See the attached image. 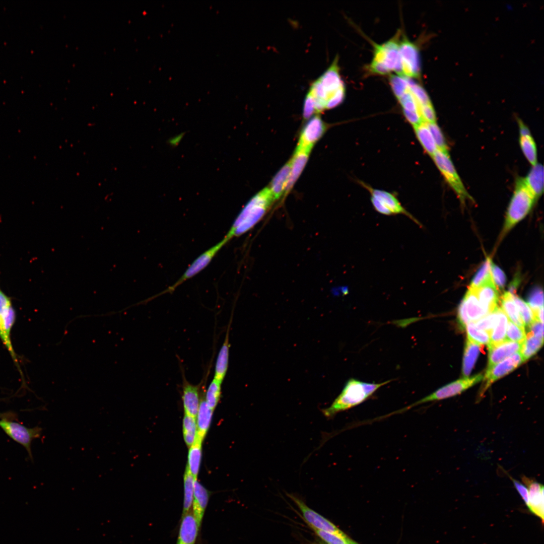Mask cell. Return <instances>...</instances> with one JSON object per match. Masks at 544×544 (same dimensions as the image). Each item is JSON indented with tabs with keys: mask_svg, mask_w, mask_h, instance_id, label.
I'll return each instance as SVG.
<instances>
[{
	"mask_svg": "<svg viewBox=\"0 0 544 544\" xmlns=\"http://www.w3.org/2000/svg\"><path fill=\"white\" fill-rule=\"evenodd\" d=\"M462 301L470 321L475 322L487 315L479 301L474 289L469 287Z\"/></svg>",
	"mask_w": 544,
	"mask_h": 544,
	"instance_id": "484cf974",
	"label": "cell"
},
{
	"mask_svg": "<svg viewBox=\"0 0 544 544\" xmlns=\"http://www.w3.org/2000/svg\"><path fill=\"white\" fill-rule=\"evenodd\" d=\"M398 37L396 36L382 44H374V55L369 65L371 73L385 75L395 72L401 75Z\"/></svg>",
	"mask_w": 544,
	"mask_h": 544,
	"instance_id": "277c9868",
	"label": "cell"
},
{
	"mask_svg": "<svg viewBox=\"0 0 544 544\" xmlns=\"http://www.w3.org/2000/svg\"><path fill=\"white\" fill-rule=\"evenodd\" d=\"M491 261L487 258L478 270L469 287L476 289L492 280L490 266Z\"/></svg>",
	"mask_w": 544,
	"mask_h": 544,
	"instance_id": "8d00e7d4",
	"label": "cell"
},
{
	"mask_svg": "<svg viewBox=\"0 0 544 544\" xmlns=\"http://www.w3.org/2000/svg\"><path fill=\"white\" fill-rule=\"evenodd\" d=\"M0 336L2 338V339H3V342H4V344L7 346L8 350H9V351L11 353L13 357H15V354H14V351H13V349H12V345H11V343L10 339H9L8 338H7L6 337V336H5V335L4 334V332H3V329H2V328L1 319H0Z\"/></svg>",
	"mask_w": 544,
	"mask_h": 544,
	"instance_id": "db71d44e",
	"label": "cell"
},
{
	"mask_svg": "<svg viewBox=\"0 0 544 544\" xmlns=\"http://www.w3.org/2000/svg\"><path fill=\"white\" fill-rule=\"evenodd\" d=\"M214 410L210 409L205 400H200L196 415L197 436L202 441L210 426Z\"/></svg>",
	"mask_w": 544,
	"mask_h": 544,
	"instance_id": "4316f807",
	"label": "cell"
},
{
	"mask_svg": "<svg viewBox=\"0 0 544 544\" xmlns=\"http://www.w3.org/2000/svg\"><path fill=\"white\" fill-rule=\"evenodd\" d=\"M523 182L535 199L542 193L543 190V167L537 163L532 166Z\"/></svg>",
	"mask_w": 544,
	"mask_h": 544,
	"instance_id": "cb8c5ba5",
	"label": "cell"
},
{
	"mask_svg": "<svg viewBox=\"0 0 544 544\" xmlns=\"http://www.w3.org/2000/svg\"><path fill=\"white\" fill-rule=\"evenodd\" d=\"M338 61L336 56L327 69L311 84L308 93L313 99L317 113L337 106L345 98L346 89L339 74Z\"/></svg>",
	"mask_w": 544,
	"mask_h": 544,
	"instance_id": "6da1fadb",
	"label": "cell"
},
{
	"mask_svg": "<svg viewBox=\"0 0 544 544\" xmlns=\"http://www.w3.org/2000/svg\"><path fill=\"white\" fill-rule=\"evenodd\" d=\"M275 201L268 187L260 191L242 209L225 237L230 240L248 231L264 217Z\"/></svg>",
	"mask_w": 544,
	"mask_h": 544,
	"instance_id": "7a4b0ae2",
	"label": "cell"
},
{
	"mask_svg": "<svg viewBox=\"0 0 544 544\" xmlns=\"http://www.w3.org/2000/svg\"><path fill=\"white\" fill-rule=\"evenodd\" d=\"M490 270L492 280L497 289L503 288L506 282V277L504 273L492 262Z\"/></svg>",
	"mask_w": 544,
	"mask_h": 544,
	"instance_id": "bcb514c9",
	"label": "cell"
},
{
	"mask_svg": "<svg viewBox=\"0 0 544 544\" xmlns=\"http://www.w3.org/2000/svg\"><path fill=\"white\" fill-rule=\"evenodd\" d=\"M8 416V415H5L4 414H0V418H2V417H6V416Z\"/></svg>",
	"mask_w": 544,
	"mask_h": 544,
	"instance_id": "9f6ffc18",
	"label": "cell"
},
{
	"mask_svg": "<svg viewBox=\"0 0 544 544\" xmlns=\"http://www.w3.org/2000/svg\"><path fill=\"white\" fill-rule=\"evenodd\" d=\"M371 200L374 209L377 212L384 215L391 216L390 212L376 198L371 196Z\"/></svg>",
	"mask_w": 544,
	"mask_h": 544,
	"instance_id": "816d5d0a",
	"label": "cell"
},
{
	"mask_svg": "<svg viewBox=\"0 0 544 544\" xmlns=\"http://www.w3.org/2000/svg\"><path fill=\"white\" fill-rule=\"evenodd\" d=\"M482 348V345L468 338L466 340L462 364V374L464 377H468L470 375Z\"/></svg>",
	"mask_w": 544,
	"mask_h": 544,
	"instance_id": "83f0119b",
	"label": "cell"
},
{
	"mask_svg": "<svg viewBox=\"0 0 544 544\" xmlns=\"http://www.w3.org/2000/svg\"><path fill=\"white\" fill-rule=\"evenodd\" d=\"M521 479L528 491L527 508L532 513L539 517L543 523L544 519L543 486L535 480L525 475H523Z\"/></svg>",
	"mask_w": 544,
	"mask_h": 544,
	"instance_id": "5bb4252c",
	"label": "cell"
},
{
	"mask_svg": "<svg viewBox=\"0 0 544 544\" xmlns=\"http://www.w3.org/2000/svg\"><path fill=\"white\" fill-rule=\"evenodd\" d=\"M11 306L10 299L0 290V313Z\"/></svg>",
	"mask_w": 544,
	"mask_h": 544,
	"instance_id": "f5cc1de1",
	"label": "cell"
},
{
	"mask_svg": "<svg viewBox=\"0 0 544 544\" xmlns=\"http://www.w3.org/2000/svg\"><path fill=\"white\" fill-rule=\"evenodd\" d=\"M317 535L326 544H348L349 538L343 533H334L313 529Z\"/></svg>",
	"mask_w": 544,
	"mask_h": 544,
	"instance_id": "f35d334b",
	"label": "cell"
},
{
	"mask_svg": "<svg viewBox=\"0 0 544 544\" xmlns=\"http://www.w3.org/2000/svg\"><path fill=\"white\" fill-rule=\"evenodd\" d=\"M326 129L321 117L315 115L309 119L301 133L298 146L311 149L322 136Z\"/></svg>",
	"mask_w": 544,
	"mask_h": 544,
	"instance_id": "9a60e30c",
	"label": "cell"
},
{
	"mask_svg": "<svg viewBox=\"0 0 544 544\" xmlns=\"http://www.w3.org/2000/svg\"><path fill=\"white\" fill-rule=\"evenodd\" d=\"M362 185L370 192L372 196L378 199L390 212L391 216L398 214L403 215L420 227H423L420 222L401 205L393 194L384 190L373 188L363 183H362Z\"/></svg>",
	"mask_w": 544,
	"mask_h": 544,
	"instance_id": "4fadbf2b",
	"label": "cell"
},
{
	"mask_svg": "<svg viewBox=\"0 0 544 544\" xmlns=\"http://www.w3.org/2000/svg\"><path fill=\"white\" fill-rule=\"evenodd\" d=\"M458 320L460 328L463 330L466 328V325L470 322L462 300L458 308Z\"/></svg>",
	"mask_w": 544,
	"mask_h": 544,
	"instance_id": "681fc988",
	"label": "cell"
},
{
	"mask_svg": "<svg viewBox=\"0 0 544 544\" xmlns=\"http://www.w3.org/2000/svg\"><path fill=\"white\" fill-rule=\"evenodd\" d=\"M311 149L297 146L291 159V170L285 195L290 191L302 172L308 161Z\"/></svg>",
	"mask_w": 544,
	"mask_h": 544,
	"instance_id": "d6986e66",
	"label": "cell"
},
{
	"mask_svg": "<svg viewBox=\"0 0 544 544\" xmlns=\"http://www.w3.org/2000/svg\"><path fill=\"white\" fill-rule=\"evenodd\" d=\"M467 338L481 345L490 343V335L487 332L479 329L474 322H469L466 326Z\"/></svg>",
	"mask_w": 544,
	"mask_h": 544,
	"instance_id": "74e56055",
	"label": "cell"
},
{
	"mask_svg": "<svg viewBox=\"0 0 544 544\" xmlns=\"http://www.w3.org/2000/svg\"><path fill=\"white\" fill-rule=\"evenodd\" d=\"M210 496V492L201 485L197 480H195L192 503V513L199 528L208 504Z\"/></svg>",
	"mask_w": 544,
	"mask_h": 544,
	"instance_id": "7402d4cb",
	"label": "cell"
},
{
	"mask_svg": "<svg viewBox=\"0 0 544 544\" xmlns=\"http://www.w3.org/2000/svg\"><path fill=\"white\" fill-rule=\"evenodd\" d=\"M426 123L434 139L437 149L448 151L445 138L436 122Z\"/></svg>",
	"mask_w": 544,
	"mask_h": 544,
	"instance_id": "f6af8a7d",
	"label": "cell"
},
{
	"mask_svg": "<svg viewBox=\"0 0 544 544\" xmlns=\"http://www.w3.org/2000/svg\"><path fill=\"white\" fill-rule=\"evenodd\" d=\"M543 339L534 336L528 332L525 341L522 343L520 353L524 361L535 355L542 346Z\"/></svg>",
	"mask_w": 544,
	"mask_h": 544,
	"instance_id": "d6a6232c",
	"label": "cell"
},
{
	"mask_svg": "<svg viewBox=\"0 0 544 544\" xmlns=\"http://www.w3.org/2000/svg\"><path fill=\"white\" fill-rule=\"evenodd\" d=\"M501 309L509 320L519 327L524 329L525 325L513 300V294L510 292H505L501 297Z\"/></svg>",
	"mask_w": 544,
	"mask_h": 544,
	"instance_id": "f1b7e54d",
	"label": "cell"
},
{
	"mask_svg": "<svg viewBox=\"0 0 544 544\" xmlns=\"http://www.w3.org/2000/svg\"><path fill=\"white\" fill-rule=\"evenodd\" d=\"M287 495L299 508L303 518L312 529L338 533L343 532L328 519L309 508L300 498L292 494H287Z\"/></svg>",
	"mask_w": 544,
	"mask_h": 544,
	"instance_id": "8fae6325",
	"label": "cell"
},
{
	"mask_svg": "<svg viewBox=\"0 0 544 544\" xmlns=\"http://www.w3.org/2000/svg\"><path fill=\"white\" fill-rule=\"evenodd\" d=\"M391 381V380H389L379 383H373L350 378L331 404L322 410V413L327 418H333L340 412L363 403L378 389Z\"/></svg>",
	"mask_w": 544,
	"mask_h": 544,
	"instance_id": "3957f363",
	"label": "cell"
},
{
	"mask_svg": "<svg viewBox=\"0 0 544 544\" xmlns=\"http://www.w3.org/2000/svg\"><path fill=\"white\" fill-rule=\"evenodd\" d=\"M473 289L487 314L493 311L498 307L499 301L498 290L493 281Z\"/></svg>",
	"mask_w": 544,
	"mask_h": 544,
	"instance_id": "ffe728a7",
	"label": "cell"
},
{
	"mask_svg": "<svg viewBox=\"0 0 544 544\" xmlns=\"http://www.w3.org/2000/svg\"><path fill=\"white\" fill-rule=\"evenodd\" d=\"M401 75L406 78L418 77L421 72L419 49L415 44L404 37L399 42Z\"/></svg>",
	"mask_w": 544,
	"mask_h": 544,
	"instance_id": "ba28073f",
	"label": "cell"
},
{
	"mask_svg": "<svg viewBox=\"0 0 544 544\" xmlns=\"http://www.w3.org/2000/svg\"><path fill=\"white\" fill-rule=\"evenodd\" d=\"M0 427L9 437L24 446L31 455V442L40 435V428H28L18 423L6 419L0 420Z\"/></svg>",
	"mask_w": 544,
	"mask_h": 544,
	"instance_id": "30bf717a",
	"label": "cell"
},
{
	"mask_svg": "<svg viewBox=\"0 0 544 544\" xmlns=\"http://www.w3.org/2000/svg\"><path fill=\"white\" fill-rule=\"evenodd\" d=\"M432 158L443 177L460 201L464 203L466 200L471 199V196L459 176L448 151L437 149Z\"/></svg>",
	"mask_w": 544,
	"mask_h": 544,
	"instance_id": "52a82bcc",
	"label": "cell"
},
{
	"mask_svg": "<svg viewBox=\"0 0 544 544\" xmlns=\"http://www.w3.org/2000/svg\"><path fill=\"white\" fill-rule=\"evenodd\" d=\"M222 383L213 378L206 391L205 400L208 406L213 410H214L220 399Z\"/></svg>",
	"mask_w": 544,
	"mask_h": 544,
	"instance_id": "d590c367",
	"label": "cell"
},
{
	"mask_svg": "<svg viewBox=\"0 0 544 544\" xmlns=\"http://www.w3.org/2000/svg\"><path fill=\"white\" fill-rule=\"evenodd\" d=\"M528 305L534 315L539 310L543 307V296L542 290L535 288L530 293L528 297Z\"/></svg>",
	"mask_w": 544,
	"mask_h": 544,
	"instance_id": "ee69618b",
	"label": "cell"
},
{
	"mask_svg": "<svg viewBox=\"0 0 544 544\" xmlns=\"http://www.w3.org/2000/svg\"><path fill=\"white\" fill-rule=\"evenodd\" d=\"M506 474L512 481L514 487L527 507L528 504V491L527 487L524 484L511 477L508 473H506Z\"/></svg>",
	"mask_w": 544,
	"mask_h": 544,
	"instance_id": "c3c4849f",
	"label": "cell"
},
{
	"mask_svg": "<svg viewBox=\"0 0 544 544\" xmlns=\"http://www.w3.org/2000/svg\"><path fill=\"white\" fill-rule=\"evenodd\" d=\"M202 441L196 438L194 442L189 448L186 468L195 480H197L201 459Z\"/></svg>",
	"mask_w": 544,
	"mask_h": 544,
	"instance_id": "4dcf8cb0",
	"label": "cell"
},
{
	"mask_svg": "<svg viewBox=\"0 0 544 544\" xmlns=\"http://www.w3.org/2000/svg\"><path fill=\"white\" fill-rule=\"evenodd\" d=\"M194 478L186 467L184 475V501L182 516L188 512L191 507L194 490Z\"/></svg>",
	"mask_w": 544,
	"mask_h": 544,
	"instance_id": "836d02e7",
	"label": "cell"
},
{
	"mask_svg": "<svg viewBox=\"0 0 544 544\" xmlns=\"http://www.w3.org/2000/svg\"><path fill=\"white\" fill-rule=\"evenodd\" d=\"M529 332L534 336L539 338L543 339V323L538 320L534 319L528 326Z\"/></svg>",
	"mask_w": 544,
	"mask_h": 544,
	"instance_id": "f907efd6",
	"label": "cell"
},
{
	"mask_svg": "<svg viewBox=\"0 0 544 544\" xmlns=\"http://www.w3.org/2000/svg\"><path fill=\"white\" fill-rule=\"evenodd\" d=\"M523 362L522 355L519 352L487 369L483 377L485 384L482 390V394L494 381L512 372Z\"/></svg>",
	"mask_w": 544,
	"mask_h": 544,
	"instance_id": "7c38bea8",
	"label": "cell"
},
{
	"mask_svg": "<svg viewBox=\"0 0 544 544\" xmlns=\"http://www.w3.org/2000/svg\"><path fill=\"white\" fill-rule=\"evenodd\" d=\"M199 528L193 513L189 511L182 516L176 544H195Z\"/></svg>",
	"mask_w": 544,
	"mask_h": 544,
	"instance_id": "ac0fdd59",
	"label": "cell"
},
{
	"mask_svg": "<svg viewBox=\"0 0 544 544\" xmlns=\"http://www.w3.org/2000/svg\"><path fill=\"white\" fill-rule=\"evenodd\" d=\"M526 336L524 328L508 320L506 333L507 340L522 344L525 341Z\"/></svg>",
	"mask_w": 544,
	"mask_h": 544,
	"instance_id": "b9f144b4",
	"label": "cell"
},
{
	"mask_svg": "<svg viewBox=\"0 0 544 544\" xmlns=\"http://www.w3.org/2000/svg\"><path fill=\"white\" fill-rule=\"evenodd\" d=\"M200 383L193 385L189 383L183 374L182 399L184 413L195 418L200 401Z\"/></svg>",
	"mask_w": 544,
	"mask_h": 544,
	"instance_id": "2e32d148",
	"label": "cell"
},
{
	"mask_svg": "<svg viewBox=\"0 0 544 544\" xmlns=\"http://www.w3.org/2000/svg\"><path fill=\"white\" fill-rule=\"evenodd\" d=\"M291 160L278 171L268 187L275 200L285 194L291 170Z\"/></svg>",
	"mask_w": 544,
	"mask_h": 544,
	"instance_id": "d4e9b609",
	"label": "cell"
},
{
	"mask_svg": "<svg viewBox=\"0 0 544 544\" xmlns=\"http://www.w3.org/2000/svg\"><path fill=\"white\" fill-rule=\"evenodd\" d=\"M231 320L232 319L227 327L225 337L218 353L215 364L214 378L222 383L226 375L228 368L230 349L229 334Z\"/></svg>",
	"mask_w": 544,
	"mask_h": 544,
	"instance_id": "603a6c76",
	"label": "cell"
},
{
	"mask_svg": "<svg viewBox=\"0 0 544 544\" xmlns=\"http://www.w3.org/2000/svg\"><path fill=\"white\" fill-rule=\"evenodd\" d=\"M535 200L525 186L523 178H519L507 209L502 236L528 214Z\"/></svg>",
	"mask_w": 544,
	"mask_h": 544,
	"instance_id": "5b68a950",
	"label": "cell"
},
{
	"mask_svg": "<svg viewBox=\"0 0 544 544\" xmlns=\"http://www.w3.org/2000/svg\"><path fill=\"white\" fill-rule=\"evenodd\" d=\"M316 112L314 102L312 97L307 93L304 99L303 109V117L305 119H309Z\"/></svg>",
	"mask_w": 544,
	"mask_h": 544,
	"instance_id": "7dc6e473",
	"label": "cell"
},
{
	"mask_svg": "<svg viewBox=\"0 0 544 544\" xmlns=\"http://www.w3.org/2000/svg\"><path fill=\"white\" fill-rule=\"evenodd\" d=\"M508 319L501 308H499L498 316L496 323L490 333V341L488 345L498 344L506 339V333Z\"/></svg>",
	"mask_w": 544,
	"mask_h": 544,
	"instance_id": "1f68e13d",
	"label": "cell"
},
{
	"mask_svg": "<svg viewBox=\"0 0 544 544\" xmlns=\"http://www.w3.org/2000/svg\"><path fill=\"white\" fill-rule=\"evenodd\" d=\"M521 345L522 344L506 339L498 344L488 346L489 354L487 369L520 352Z\"/></svg>",
	"mask_w": 544,
	"mask_h": 544,
	"instance_id": "e0dca14e",
	"label": "cell"
},
{
	"mask_svg": "<svg viewBox=\"0 0 544 544\" xmlns=\"http://www.w3.org/2000/svg\"><path fill=\"white\" fill-rule=\"evenodd\" d=\"M483 377L484 376L482 374H479L470 377H464L462 379L457 380L438 389L431 394L403 409L390 413V414L392 415L401 413L421 404L444 399L460 394L481 381Z\"/></svg>",
	"mask_w": 544,
	"mask_h": 544,
	"instance_id": "8992f818",
	"label": "cell"
},
{
	"mask_svg": "<svg viewBox=\"0 0 544 544\" xmlns=\"http://www.w3.org/2000/svg\"><path fill=\"white\" fill-rule=\"evenodd\" d=\"M519 130V145L524 157L532 165L537 163V148L535 142L528 127L521 120H518Z\"/></svg>",
	"mask_w": 544,
	"mask_h": 544,
	"instance_id": "44dd1931",
	"label": "cell"
},
{
	"mask_svg": "<svg viewBox=\"0 0 544 544\" xmlns=\"http://www.w3.org/2000/svg\"><path fill=\"white\" fill-rule=\"evenodd\" d=\"M15 318V314L12 306L8 307L0 313L2 328L4 334L9 339H10V332Z\"/></svg>",
	"mask_w": 544,
	"mask_h": 544,
	"instance_id": "7bdbcfd3",
	"label": "cell"
},
{
	"mask_svg": "<svg viewBox=\"0 0 544 544\" xmlns=\"http://www.w3.org/2000/svg\"><path fill=\"white\" fill-rule=\"evenodd\" d=\"M499 307H497L493 311L487 314L478 320L475 321V325L480 329L484 330L490 335V333L494 327L498 316Z\"/></svg>",
	"mask_w": 544,
	"mask_h": 544,
	"instance_id": "60d3db41",
	"label": "cell"
},
{
	"mask_svg": "<svg viewBox=\"0 0 544 544\" xmlns=\"http://www.w3.org/2000/svg\"><path fill=\"white\" fill-rule=\"evenodd\" d=\"M414 128L423 149L432 157L437 150V147L427 123L424 121Z\"/></svg>",
	"mask_w": 544,
	"mask_h": 544,
	"instance_id": "f546056e",
	"label": "cell"
},
{
	"mask_svg": "<svg viewBox=\"0 0 544 544\" xmlns=\"http://www.w3.org/2000/svg\"><path fill=\"white\" fill-rule=\"evenodd\" d=\"M513 300L516 305L521 319L525 326H528L534 319L533 312L527 303L513 294Z\"/></svg>",
	"mask_w": 544,
	"mask_h": 544,
	"instance_id": "ab89813d",
	"label": "cell"
},
{
	"mask_svg": "<svg viewBox=\"0 0 544 544\" xmlns=\"http://www.w3.org/2000/svg\"><path fill=\"white\" fill-rule=\"evenodd\" d=\"M182 429L185 443L189 447L194 442L197 436L196 418L184 414Z\"/></svg>",
	"mask_w": 544,
	"mask_h": 544,
	"instance_id": "e575fe53",
	"label": "cell"
},
{
	"mask_svg": "<svg viewBox=\"0 0 544 544\" xmlns=\"http://www.w3.org/2000/svg\"><path fill=\"white\" fill-rule=\"evenodd\" d=\"M348 544H358V543H357L354 541H353V540H352L349 538L348 541Z\"/></svg>",
	"mask_w": 544,
	"mask_h": 544,
	"instance_id": "11a10c76",
	"label": "cell"
},
{
	"mask_svg": "<svg viewBox=\"0 0 544 544\" xmlns=\"http://www.w3.org/2000/svg\"><path fill=\"white\" fill-rule=\"evenodd\" d=\"M229 240L224 237L220 242L213 246L196 258L189 266L180 279L173 285L169 287L162 293L173 292L177 287L186 280L195 276L204 269L211 261L217 252Z\"/></svg>",
	"mask_w": 544,
	"mask_h": 544,
	"instance_id": "9c48e42d",
	"label": "cell"
}]
</instances>
